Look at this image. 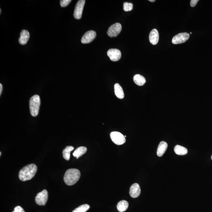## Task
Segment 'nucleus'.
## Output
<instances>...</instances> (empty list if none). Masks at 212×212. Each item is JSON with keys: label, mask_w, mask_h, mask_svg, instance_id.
<instances>
[{"label": "nucleus", "mask_w": 212, "mask_h": 212, "mask_svg": "<svg viewBox=\"0 0 212 212\" xmlns=\"http://www.w3.org/2000/svg\"><path fill=\"white\" fill-rule=\"evenodd\" d=\"M37 166L34 164L26 166L20 170L18 177L22 181L30 180L34 176L37 171Z\"/></svg>", "instance_id": "1"}, {"label": "nucleus", "mask_w": 212, "mask_h": 212, "mask_svg": "<svg viewBox=\"0 0 212 212\" xmlns=\"http://www.w3.org/2000/svg\"><path fill=\"white\" fill-rule=\"evenodd\" d=\"M81 176L80 172L78 169H68L65 173L64 181L68 186H72L77 182Z\"/></svg>", "instance_id": "2"}, {"label": "nucleus", "mask_w": 212, "mask_h": 212, "mask_svg": "<svg viewBox=\"0 0 212 212\" xmlns=\"http://www.w3.org/2000/svg\"><path fill=\"white\" fill-rule=\"evenodd\" d=\"M40 104V98L39 95H34L30 98L29 102L30 110L32 116L36 117L38 116Z\"/></svg>", "instance_id": "3"}, {"label": "nucleus", "mask_w": 212, "mask_h": 212, "mask_svg": "<svg viewBox=\"0 0 212 212\" xmlns=\"http://www.w3.org/2000/svg\"><path fill=\"white\" fill-rule=\"evenodd\" d=\"M112 141L117 145L123 144L126 142V138L122 133L118 132H112L110 134Z\"/></svg>", "instance_id": "4"}, {"label": "nucleus", "mask_w": 212, "mask_h": 212, "mask_svg": "<svg viewBox=\"0 0 212 212\" xmlns=\"http://www.w3.org/2000/svg\"><path fill=\"white\" fill-rule=\"evenodd\" d=\"M48 193L47 190L44 189L37 194L35 198V202L39 206H45L47 201Z\"/></svg>", "instance_id": "5"}, {"label": "nucleus", "mask_w": 212, "mask_h": 212, "mask_svg": "<svg viewBox=\"0 0 212 212\" xmlns=\"http://www.w3.org/2000/svg\"><path fill=\"white\" fill-rule=\"evenodd\" d=\"M85 3V0H79L77 3L74 14V16L75 19H79L82 18Z\"/></svg>", "instance_id": "6"}, {"label": "nucleus", "mask_w": 212, "mask_h": 212, "mask_svg": "<svg viewBox=\"0 0 212 212\" xmlns=\"http://www.w3.org/2000/svg\"><path fill=\"white\" fill-rule=\"evenodd\" d=\"M122 25L119 23H116L111 26L107 31L108 36L111 38L117 36L122 31Z\"/></svg>", "instance_id": "7"}, {"label": "nucleus", "mask_w": 212, "mask_h": 212, "mask_svg": "<svg viewBox=\"0 0 212 212\" xmlns=\"http://www.w3.org/2000/svg\"><path fill=\"white\" fill-rule=\"evenodd\" d=\"M189 36L190 35L187 33H181L174 37L172 39V43L175 45L184 43L188 40Z\"/></svg>", "instance_id": "8"}, {"label": "nucleus", "mask_w": 212, "mask_h": 212, "mask_svg": "<svg viewBox=\"0 0 212 212\" xmlns=\"http://www.w3.org/2000/svg\"><path fill=\"white\" fill-rule=\"evenodd\" d=\"M96 36V32L93 30L88 31L82 36L81 42L83 44L90 43L94 39Z\"/></svg>", "instance_id": "9"}, {"label": "nucleus", "mask_w": 212, "mask_h": 212, "mask_svg": "<svg viewBox=\"0 0 212 212\" xmlns=\"http://www.w3.org/2000/svg\"><path fill=\"white\" fill-rule=\"evenodd\" d=\"M108 56L112 62H117L120 59L122 53L120 51L117 49H110L108 51Z\"/></svg>", "instance_id": "10"}, {"label": "nucleus", "mask_w": 212, "mask_h": 212, "mask_svg": "<svg viewBox=\"0 0 212 212\" xmlns=\"http://www.w3.org/2000/svg\"><path fill=\"white\" fill-rule=\"evenodd\" d=\"M141 194L140 186L137 183H135L131 186L129 190V194L131 197L136 198L138 197Z\"/></svg>", "instance_id": "11"}, {"label": "nucleus", "mask_w": 212, "mask_h": 212, "mask_svg": "<svg viewBox=\"0 0 212 212\" xmlns=\"http://www.w3.org/2000/svg\"><path fill=\"white\" fill-rule=\"evenodd\" d=\"M149 41L153 45H156L158 42L159 35L157 30L154 29L151 31L149 36Z\"/></svg>", "instance_id": "12"}, {"label": "nucleus", "mask_w": 212, "mask_h": 212, "mask_svg": "<svg viewBox=\"0 0 212 212\" xmlns=\"http://www.w3.org/2000/svg\"><path fill=\"white\" fill-rule=\"evenodd\" d=\"M30 38V34L26 30H22L20 34L18 41L21 45H25L28 42Z\"/></svg>", "instance_id": "13"}, {"label": "nucleus", "mask_w": 212, "mask_h": 212, "mask_svg": "<svg viewBox=\"0 0 212 212\" xmlns=\"http://www.w3.org/2000/svg\"><path fill=\"white\" fill-rule=\"evenodd\" d=\"M168 147L166 142L162 141L159 144L157 151V154L159 157H161L166 152Z\"/></svg>", "instance_id": "14"}, {"label": "nucleus", "mask_w": 212, "mask_h": 212, "mask_svg": "<svg viewBox=\"0 0 212 212\" xmlns=\"http://www.w3.org/2000/svg\"><path fill=\"white\" fill-rule=\"evenodd\" d=\"M114 93L116 96L119 99L124 98V93L123 89L118 83H116L114 86Z\"/></svg>", "instance_id": "15"}, {"label": "nucleus", "mask_w": 212, "mask_h": 212, "mask_svg": "<svg viewBox=\"0 0 212 212\" xmlns=\"http://www.w3.org/2000/svg\"><path fill=\"white\" fill-rule=\"evenodd\" d=\"M134 82L136 85L139 86H143L146 82V79L142 75L136 74L134 76Z\"/></svg>", "instance_id": "16"}, {"label": "nucleus", "mask_w": 212, "mask_h": 212, "mask_svg": "<svg viewBox=\"0 0 212 212\" xmlns=\"http://www.w3.org/2000/svg\"><path fill=\"white\" fill-rule=\"evenodd\" d=\"M87 151V148L85 146H80L73 153L74 157H76L77 159L84 154Z\"/></svg>", "instance_id": "17"}, {"label": "nucleus", "mask_w": 212, "mask_h": 212, "mask_svg": "<svg viewBox=\"0 0 212 212\" xmlns=\"http://www.w3.org/2000/svg\"><path fill=\"white\" fill-rule=\"evenodd\" d=\"M129 207V203L126 200L120 201L118 203L117 208L119 212H123L126 211Z\"/></svg>", "instance_id": "18"}, {"label": "nucleus", "mask_w": 212, "mask_h": 212, "mask_svg": "<svg viewBox=\"0 0 212 212\" xmlns=\"http://www.w3.org/2000/svg\"><path fill=\"white\" fill-rule=\"evenodd\" d=\"M174 151L176 154L184 155L187 154L188 150L186 148L183 146L176 145L174 148Z\"/></svg>", "instance_id": "19"}, {"label": "nucleus", "mask_w": 212, "mask_h": 212, "mask_svg": "<svg viewBox=\"0 0 212 212\" xmlns=\"http://www.w3.org/2000/svg\"><path fill=\"white\" fill-rule=\"evenodd\" d=\"M74 149L73 146H67L62 151V155L64 159L66 160L69 161L70 158V153Z\"/></svg>", "instance_id": "20"}, {"label": "nucleus", "mask_w": 212, "mask_h": 212, "mask_svg": "<svg viewBox=\"0 0 212 212\" xmlns=\"http://www.w3.org/2000/svg\"><path fill=\"white\" fill-rule=\"evenodd\" d=\"M90 207L88 204L82 205L75 209L72 212H86L89 210Z\"/></svg>", "instance_id": "21"}, {"label": "nucleus", "mask_w": 212, "mask_h": 212, "mask_svg": "<svg viewBox=\"0 0 212 212\" xmlns=\"http://www.w3.org/2000/svg\"><path fill=\"white\" fill-rule=\"evenodd\" d=\"M133 7V4L131 3L126 2L123 3V10L126 12L131 11Z\"/></svg>", "instance_id": "22"}, {"label": "nucleus", "mask_w": 212, "mask_h": 212, "mask_svg": "<svg viewBox=\"0 0 212 212\" xmlns=\"http://www.w3.org/2000/svg\"><path fill=\"white\" fill-rule=\"evenodd\" d=\"M71 0H62L60 1V5L62 7L67 6L71 2Z\"/></svg>", "instance_id": "23"}, {"label": "nucleus", "mask_w": 212, "mask_h": 212, "mask_svg": "<svg viewBox=\"0 0 212 212\" xmlns=\"http://www.w3.org/2000/svg\"><path fill=\"white\" fill-rule=\"evenodd\" d=\"M12 212H25L22 207L20 206H18L14 208L13 211Z\"/></svg>", "instance_id": "24"}, {"label": "nucleus", "mask_w": 212, "mask_h": 212, "mask_svg": "<svg viewBox=\"0 0 212 212\" xmlns=\"http://www.w3.org/2000/svg\"><path fill=\"white\" fill-rule=\"evenodd\" d=\"M198 1V0H191L190 2V6L192 7L195 6Z\"/></svg>", "instance_id": "25"}, {"label": "nucleus", "mask_w": 212, "mask_h": 212, "mask_svg": "<svg viewBox=\"0 0 212 212\" xmlns=\"http://www.w3.org/2000/svg\"><path fill=\"white\" fill-rule=\"evenodd\" d=\"M2 90V84H0V95H1Z\"/></svg>", "instance_id": "26"}, {"label": "nucleus", "mask_w": 212, "mask_h": 212, "mask_svg": "<svg viewBox=\"0 0 212 212\" xmlns=\"http://www.w3.org/2000/svg\"><path fill=\"white\" fill-rule=\"evenodd\" d=\"M149 1L151 2H154L155 1V0H149Z\"/></svg>", "instance_id": "27"}, {"label": "nucleus", "mask_w": 212, "mask_h": 212, "mask_svg": "<svg viewBox=\"0 0 212 212\" xmlns=\"http://www.w3.org/2000/svg\"><path fill=\"white\" fill-rule=\"evenodd\" d=\"M1 9H0V13L1 14Z\"/></svg>", "instance_id": "28"}, {"label": "nucleus", "mask_w": 212, "mask_h": 212, "mask_svg": "<svg viewBox=\"0 0 212 212\" xmlns=\"http://www.w3.org/2000/svg\"><path fill=\"white\" fill-rule=\"evenodd\" d=\"M0 155H1V153H0Z\"/></svg>", "instance_id": "29"}, {"label": "nucleus", "mask_w": 212, "mask_h": 212, "mask_svg": "<svg viewBox=\"0 0 212 212\" xmlns=\"http://www.w3.org/2000/svg\"><path fill=\"white\" fill-rule=\"evenodd\" d=\"M211 158L212 160V156H211Z\"/></svg>", "instance_id": "30"}, {"label": "nucleus", "mask_w": 212, "mask_h": 212, "mask_svg": "<svg viewBox=\"0 0 212 212\" xmlns=\"http://www.w3.org/2000/svg\"><path fill=\"white\" fill-rule=\"evenodd\" d=\"M126 136H125V138H126Z\"/></svg>", "instance_id": "31"}, {"label": "nucleus", "mask_w": 212, "mask_h": 212, "mask_svg": "<svg viewBox=\"0 0 212 212\" xmlns=\"http://www.w3.org/2000/svg\"><path fill=\"white\" fill-rule=\"evenodd\" d=\"M190 34H192V32H190Z\"/></svg>", "instance_id": "32"}]
</instances>
